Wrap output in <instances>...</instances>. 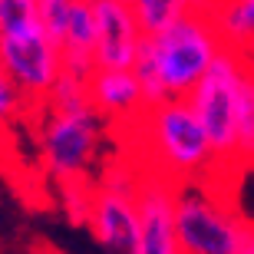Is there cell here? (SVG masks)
<instances>
[{"mask_svg": "<svg viewBox=\"0 0 254 254\" xmlns=\"http://www.w3.org/2000/svg\"><path fill=\"white\" fill-rule=\"evenodd\" d=\"M245 73L248 57L225 47L215 63L208 66V73L198 79V86L189 93L191 109L198 113L221 162L238 159V93H241Z\"/></svg>", "mask_w": 254, "mask_h": 254, "instance_id": "5b68a950", "label": "cell"}, {"mask_svg": "<svg viewBox=\"0 0 254 254\" xmlns=\"http://www.w3.org/2000/svg\"><path fill=\"white\" fill-rule=\"evenodd\" d=\"M142 33H159L189 13V0H129Z\"/></svg>", "mask_w": 254, "mask_h": 254, "instance_id": "4fadbf2b", "label": "cell"}, {"mask_svg": "<svg viewBox=\"0 0 254 254\" xmlns=\"http://www.w3.org/2000/svg\"><path fill=\"white\" fill-rule=\"evenodd\" d=\"M40 23L37 0H0V33Z\"/></svg>", "mask_w": 254, "mask_h": 254, "instance_id": "2e32d148", "label": "cell"}, {"mask_svg": "<svg viewBox=\"0 0 254 254\" xmlns=\"http://www.w3.org/2000/svg\"><path fill=\"white\" fill-rule=\"evenodd\" d=\"M211 23L228 50L245 57L254 53V0H221L211 13Z\"/></svg>", "mask_w": 254, "mask_h": 254, "instance_id": "7c38bea8", "label": "cell"}, {"mask_svg": "<svg viewBox=\"0 0 254 254\" xmlns=\"http://www.w3.org/2000/svg\"><path fill=\"white\" fill-rule=\"evenodd\" d=\"M89 99L109 126H129L149 106L132 66H96L89 76Z\"/></svg>", "mask_w": 254, "mask_h": 254, "instance_id": "30bf717a", "label": "cell"}, {"mask_svg": "<svg viewBox=\"0 0 254 254\" xmlns=\"http://www.w3.org/2000/svg\"><path fill=\"white\" fill-rule=\"evenodd\" d=\"M179 189L169 175L145 169L135 191L142 254H179Z\"/></svg>", "mask_w": 254, "mask_h": 254, "instance_id": "52a82bcc", "label": "cell"}, {"mask_svg": "<svg viewBox=\"0 0 254 254\" xmlns=\"http://www.w3.org/2000/svg\"><path fill=\"white\" fill-rule=\"evenodd\" d=\"M0 63L7 66V73L23 89V96L30 99L33 109L53 93V86L66 73L63 69V50L43 30V23L0 33Z\"/></svg>", "mask_w": 254, "mask_h": 254, "instance_id": "8992f818", "label": "cell"}, {"mask_svg": "<svg viewBox=\"0 0 254 254\" xmlns=\"http://www.w3.org/2000/svg\"><path fill=\"white\" fill-rule=\"evenodd\" d=\"M3 152H7V129L0 126V159H3Z\"/></svg>", "mask_w": 254, "mask_h": 254, "instance_id": "d6986e66", "label": "cell"}, {"mask_svg": "<svg viewBox=\"0 0 254 254\" xmlns=\"http://www.w3.org/2000/svg\"><path fill=\"white\" fill-rule=\"evenodd\" d=\"M69 10H73V0H37L40 23H43V30H47L57 43H60V37H63V30H66Z\"/></svg>", "mask_w": 254, "mask_h": 254, "instance_id": "e0dca14e", "label": "cell"}, {"mask_svg": "<svg viewBox=\"0 0 254 254\" xmlns=\"http://www.w3.org/2000/svg\"><path fill=\"white\" fill-rule=\"evenodd\" d=\"M30 113H33L30 99L23 96V89L13 83V76L7 73V66L0 63V126L10 129V126H17L20 119H27Z\"/></svg>", "mask_w": 254, "mask_h": 254, "instance_id": "9a60e30c", "label": "cell"}, {"mask_svg": "<svg viewBox=\"0 0 254 254\" xmlns=\"http://www.w3.org/2000/svg\"><path fill=\"white\" fill-rule=\"evenodd\" d=\"M238 159L251 162L254 159V69L248 63V73L241 79L238 93Z\"/></svg>", "mask_w": 254, "mask_h": 254, "instance_id": "5bb4252c", "label": "cell"}, {"mask_svg": "<svg viewBox=\"0 0 254 254\" xmlns=\"http://www.w3.org/2000/svg\"><path fill=\"white\" fill-rule=\"evenodd\" d=\"M86 228L93 231L96 245L116 254H142V231H139V208L135 195L106 189L96 182Z\"/></svg>", "mask_w": 254, "mask_h": 254, "instance_id": "ba28073f", "label": "cell"}, {"mask_svg": "<svg viewBox=\"0 0 254 254\" xmlns=\"http://www.w3.org/2000/svg\"><path fill=\"white\" fill-rule=\"evenodd\" d=\"M63 50V69L76 79H86L96 73V0H73L66 30L60 37Z\"/></svg>", "mask_w": 254, "mask_h": 254, "instance_id": "8fae6325", "label": "cell"}, {"mask_svg": "<svg viewBox=\"0 0 254 254\" xmlns=\"http://www.w3.org/2000/svg\"><path fill=\"white\" fill-rule=\"evenodd\" d=\"M40 162L60 185L86 182L103 165L106 119L89 103H40Z\"/></svg>", "mask_w": 254, "mask_h": 254, "instance_id": "3957f363", "label": "cell"}, {"mask_svg": "<svg viewBox=\"0 0 254 254\" xmlns=\"http://www.w3.org/2000/svg\"><path fill=\"white\" fill-rule=\"evenodd\" d=\"M179 254H254V221L198 182L179 189Z\"/></svg>", "mask_w": 254, "mask_h": 254, "instance_id": "277c9868", "label": "cell"}, {"mask_svg": "<svg viewBox=\"0 0 254 254\" xmlns=\"http://www.w3.org/2000/svg\"><path fill=\"white\" fill-rule=\"evenodd\" d=\"M218 3H221V0H189V10H195V13H208V17H211V13L218 10Z\"/></svg>", "mask_w": 254, "mask_h": 254, "instance_id": "ac0fdd59", "label": "cell"}, {"mask_svg": "<svg viewBox=\"0 0 254 254\" xmlns=\"http://www.w3.org/2000/svg\"><path fill=\"white\" fill-rule=\"evenodd\" d=\"M123 129L139 132L142 139V165L149 172L169 175L172 182H201L215 169L218 155L208 139L205 126L191 109L189 96L149 103L129 126Z\"/></svg>", "mask_w": 254, "mask_h": 254, "instance_id": "7a4b0ae2", "label": "cell"}, {"mask_svg": "<svg viewBox=\"0 0 254 254\" xmlns=\"http://www.w3.org/2000/svg\"><path fill=\"white\" fill-rule=\"evenodd\" d=\"M221 50L225 43L218 37L211 17L195 10H189L182 20H175L159 33H145L132 66L145 89V103L189 96Z\"/></svg>", "mask_w": 254, "mask_h": 254, "instance_id": "6da1fadb", "label": "cell"}, {"mask_svg": "<svg viewBox=\"0 0 254 254\" xmlns=\"http://www.w3.org/2000/svg\"><path fill=\"white\" fill-rule=\"evenodd\" d=\"M142 27L129 0H96V63L135 66L142 47Z\"/></svg>", "mask_w": 254, "mask_h": 254, "instance_id": "9c48e42d", "label": "cell"}]
</instances>
